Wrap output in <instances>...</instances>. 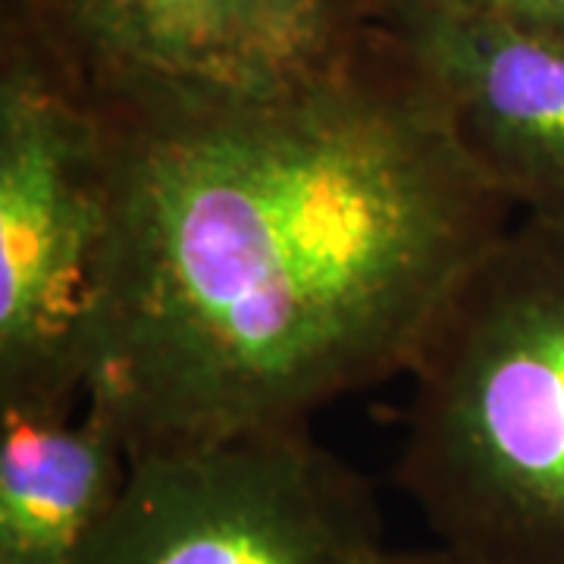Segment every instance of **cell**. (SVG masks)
I'll return each mask as SVG.
<instances>
[{
    "label": "cell",
    "mask_w": 564,
    "mask_h": 564,
    "mask_svg": "<svg viewBox=\"0 0 564 564\" xmlns=\"http://www.w3.org/2000/svg\"><path fill=\"white\" fill-rule=\"evenodd\" d=\"M377 545L370 484L295 426L132 455L82 564H364Z\"/></svg>",
    "instance_id": "cell-5"
},
{
    "label": "cell",
    "mask_w": 564,
    "mask_h": 564,
    "mask_svg": "<svg viewBox=\"0 0 564 564\" xmlns=\"http://www.w3.org/2000/svg\"><path fill=\"white\" fill-rule=\"evenodd\" d=\"M395 484L436 543L564 564V223L508 226L433 323Z\"/></svg>",
    "instance_id": "cell-2"
},
{
    "label": "cell",
    "mask_w": 564,
    "mask_h": 564,
    "mask_svg": "<svg viewBox=\"0 0 564 564\" xmlns=\"http://www.w3.org/2000/svg\"><path fill=\"white\" fill-rule=\"evenodd\" d=\"M113 229L104 113L0 35V404L76 411Z\"/></svg>",
    "instance_id": "cell-3"
},
{
    "label": "cell",
    "mask_w": 564,
    "mask_h": 564,
    "mask_svg": "<svg viewBox=\"0 0 564 564\" xmlns=\"http://www.w3.org/2000/svg\"><path fill=\"white\" fill-rule=\"evenodd\" d=\"M101 113L113 229L82 404L129 458L311 426L408 377L514 210L392 29L276 98Z\"/></svg>",
    "instance_id": "cell-1"
},
{
    "label": "cell",
    "mask_w": 564,
    "mask_h": 564,
    "mask_svg": "<svg viewBox=\"0 0 564 564\" xmlns=\"http://www.w3.org/2000/svg\"><path fill=\"white\" fill-rule=\"evenodd\" d=\"M129 467L120 433L91 404H0V564H82Z\"/></svg>",
    "instance_id": "cell-7"
},
{
    "label": "cell",
    "mask_w": 564,
    "mask_h": 564,
    "mask_svg": "<svg viewBox=\"0 0 564 564\" xmlns=\"http://www.w3.org/2000/svg\"><path fill=\"white\" fill-rule=\"evenodd\" d=\"M489 13L524 35L564 47V0H480Z\"/></svg>",
    "instance_id": "cell-8"
},
{
    "label": "cell",
    "mask_w": 564,
    "mask_h": 564,
    "mask_svg": "<svg viewBox=\"0 0 564 564\" xmlns=\"http://www.w3.org/2000/svg\"><path fill=\"white\" fill-rule=\"evenodd\" d=\"M474 3H480V0H474Z\"/></svg>",
    "instance_id": "cell-10"
},
{
    "label": "cell",
    "mask_w": 564,
    "mask_h": 564,
    "mask_svg": "<svg viewBox=\"0 0 564 564\" xmlns=\"http://www.w3.org/2000/svg\"><path fill=\"white\" fill-rule=\"evenodd\" d=\"M364 564H480L474 558H467L462 552L448 549V545H433V549H414V552H404V549H389V545H377Z\"/></svg>",
    "instance_id": "cell-9"
},
{
    "label": "cell",
    "mask_w": 564,
    "mask_h": 564,
    "mask_svg": "<svg viewBox=\"0 0 564 564\" xmlns=\"http://www.w3.org/2000/svg\"><path fill=\"white\" fill-rule=\"evenodd\" d=\"M389 29L436 85L474 170L524 217L564 223V47L474 0H395Z\"/></svg>",
    "instance_id": "cell-6"
},
{
    "label": "cell",
    "mask_w": 564,
    "mask_h": 564,
    "mask_svg": "<svg viewBox=\"0 0 564 564\" xmlns=\"http://www.w3.org/2000/svg\"><path fill=\"white\" fill-rule=\"evenodd\" d=\"M395 0H3L22 41L101 110L276 98L389 29Z\"/></svg>",
    "instance_id": "cell-4"
}]
</instances>
